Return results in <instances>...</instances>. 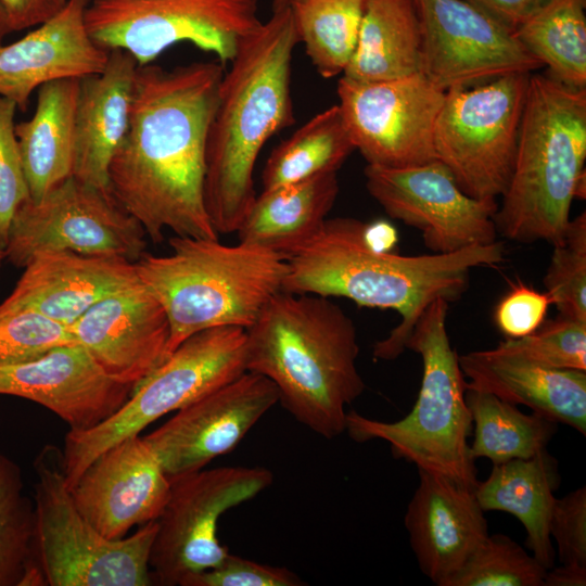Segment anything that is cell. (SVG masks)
I'll return each instance as SVG.
<instances>
[{"instance_id":"f1b7e54d","label":"cell","mask_w":586,"mask_h":586,"mask_svg":"<svg viewBox=\"0 0 586 586\" xmlns=\"http://www.w3.org/2000/svg\"><path fill=\"white\" fill-rule=\"evenodd\" d=\"M421 28L413 0H366L358 40L343 77L384 81L420 73Z\"/></svg>"},{"instance_id":"5bb4252c","label":"cell","mask_w":586,"mask_h":586,"mask_svg":"<svg viewBox=\"0 0 586 586\" xmlns=\"http://www.w3.org/2000/svg\"><path fill=\"white\" fill-rule=\"evenodd\" d=\"M364 175L369 194L384 212L418 229L433 253H453L498 241L496 200L464 193L437 160L405 167L367 164Z\"/></svg>"},{"instance_id":"603a6c76","label":"cell","mask_w":586,"mask_h":586,"mask_svg":"<svg viewBox=\"0 0 586 586\" xmlns=\"http://www.w3.org/2000/svg\"><path fill=\"white\" fill-rule=\"evenodd\" d=\"M404 523L421 572L435 585L454 574L488 536L474 488L423 470Z\"/></svg>"},{"instance_id":"d590c367","label":"cell","mask_w":586,"mask_h":586,"mask_svg":"<svg viewBox=\"0 0 586 586\" xmlns=\"http://www.w3.org/2000/svg\"><path fill=\"white\" fill-rule=\"evenodd\" d=\"M544 284L559 315L586 321V214L570 219L552 245Z\"/></svg>"},{"instance_id":"4dcf8cb0","label":"cell","mask_w":586,"mask_h":586,"mask_svg":"<svg viewBox=\"0 0 586 586\" xmlns=\"http://www.w3.org/2000/svg\"><path fill=\"white\" fill-rule=\"evenodd\" d=\"M514 34L550 76L586 88V0H548Z\"/></svg>"},{"instance_id":"30bf717a","label":"cell","mask_w":586,"mask_h":586,"mask_svg":"<svg viewBox=\"0 0 586 586\" xmlns=\"http://www.w3.org/2000/svg\"><path fill=\"white\" fill-rule=\"evenodd\" d=\"M257 11L258 0H90L86 25L99 46L124 50L138 65L179 42L225 65L263 24Z\"/></svg>"},{"instance_id":"3957f363","label":"cell","mask_w":586,"mask_h":586,"mask_svg":"<svg viewBox=\"0 0 586 586\" xmlns=\"http://www.w3.org/2000/svg\"><path fill=\"white\" fill-rule=\"evenodd\" d=\"M298 43L288 7L239 47L225 72L205 150L204 204L218 234L237 231L253 204L254 167L267 140L294 123L291 64Z\"/></svg>"},{"instance_id":"277c9868","label":"cell","mask_w":586,"mask_h":586,"mask_svg":"<svg viewBox=\"0 0 586 586\" xmlns=\"http://www.w3.org/2000/svg\"><path fill=\"white\" fill-rule=\"evenodd\" d=\"M246 330V370L269 379L303 425L331 440L365 391L354 321L329 297L280 291Z\"/></svg>"},{"instance_id":"8fae6325","label":"cell","mask_w":586,"mask_h":586,"mask_svg":"<svg viewBox=\"0 0 586 586\" xmlns=\"http://www.w3.org/2000/svg\"><path fill=\"white\" fill-rule=\"evenodd\" d=\"M530 75L445 91L434 128L435 158L472 198L496 200L509 184Z\"/></svg>"},{"instance_id":"7a4b0ae2","label":"cell","mask_w":586,"mask_h":586,"mask_svg":"<svg viewBox=\"0 0 586 586\" xmlns=\"http://www.w3.org/2000/svg\"><path fill=\"white\" fill-rule=\"evenodd\" d=\"M365 222L326 219L320 231L286 258L282 291L345 297L359 306L392 309L400 322L373 346V357L396 359L422 311L435 298L454 302L468 289L470 271L505 260L499 241L446 254L379 253L362 238Z\"/></svg>"},{"instance_id":"ac0fdd59","label":"cell","mask_w":586,"mask_h":586,"mask_svg":"<svg viewBox=\"0 0 586 586\" xmlns=\"http://www.w3.org/2000/svg\"><path fill=\"white\" fill-rule=\"evenodd\" d=\"M169 492L170 479L140 434L102 451L71 488L81 514L109 539L156 521Z\"/></svg>"},{"instance_id":"4316f807","label":"cell","mask_w":586,"mask_h":586,"mask_svg":"<svg viewBox=\"0 0 586 586\" xmlns=\"http://www.w3.org/2000/svg\"><path fill=\"white\" fill-rule=\"evenodd\" d=\"M559 481L557 460L545 448L527 459L493 464L489 476L474 488L485 512H507L523 524L526 547L547 570L555 563L549 520Z\"/></svg>"},{"instance_id":"ee69618b","label":"cell","mask_w":586,"mask_h":586,"mask_svg":"<svg viewBox=\"0 0 586 586\" xmlns=\"http://www.w3.org/2000/svg\"><path fill=\"white\" fill-rule=\"evenodd\" d=\"M515 30L548 0H464Z\"/></svg>"},{"instance_id":"f35d334b","label":"cell","mask_w":586,"mask_h":586,"mask_svg":"<svg viewBox=\"0 0 586 586\" xmlns=\"http://www.w3.org/2000/svg\"><path fill=\"white\" fill-rule=\"evenodd\" d=\"M16 104L0 97V243L5 246L17 208L29 199L22 155L15 133Z\"/></svg>"},{"instance_id":"836d02e7","label":"cell","mask_w":586,"mask_h":586,"mask_svg":"<svg viewBox=\"0 0 586 586\" xmlns=\"http://www.w3.org/2000/svg\"><path fill=\"white\" fill-rule=\"evenodd\" d=\"M21 467L0 451V586L42 585L36 563V513Z\"/></svg>"},{"instance_id":"44dd1931","label":"cell","mask_w":586,"mask_h":586,"mask_svg":"<svg viewBox=\"0 0 586 586\" xmlns=\"http://www.w3.org/2000/svg\"><path fill=\"white\" fill-rule=\"evenodd\" d=\"M90 0H67L52 17L21 39L0 44V97L26 111L33 92L47 82L98 75L110 51L86 25Z\"/></svg>"},{"instance_id":"ab89813d","label":"cell","mask_w":586,"mask_h":586,"mask_svg":"<svg viewBox=\"0 0 586 586\" xmlns=\"http://www.w3.org/2000/svg\"><path fill=\"white\" fill-rule=\"evenodd\" d=\"M303 581L283 566H272L235 555L215 568L187 576L180 586H301Z\"/></svg>"},{"instance_id":"ffe728a7","label":"cell","mask_w":586,"mask_h":586,"mask_svg":"<svg viewBox=\"0 0 586 586\" xmlns=\"http://www.w3.org/2000/svg\"><path fill=\"white\" fill-rule=\"evenodd\" d=\"M68 328L107 375L132 390L168 357L167 316L140 282L97 303Z\"/></svg>"},{"instance_id":"8d00e7d4","label":"cell","mask_w":586,"mask_h":586,"mask_svg":"<svg viewBox=\"0 0 586 586\" xmlns=\"http://www.w3.org/2000/svg\"><path fill=\"white\" fill-rule=\"evenodd\" d=\"M497 347L547 368L586 371V321L558 315L532 334L505 339Z\"/></svg>"},{"instance_id":"cb8c5ba5","label":"cell","mask_w":586,"mask_h":586,"mask_svg":"<svg viewBox=\"0 0 586 586\" xmlns=\"http://www.w3.org/2000/svg\"><path fill=\"white\" fill-rule=\"evenodd\" d=\"M467 388L524 405L586 434V371L552 369L495 347L458 355Z\"/></svg>"},{"instance_id":"52a82bcc","label":"cell","mask_w":586,"mask_h":586,"mask_svg":"<svg viewBox=\"0 0 586 586\" xmlns=\"http://www.w3.org/2000/svg\"><path fill=\"white\" fill-rule=\"evenodd\" d=\"M448 307L442 297L431 302L406 342L405 348L422 359L420 391L410 412L385 422L349 410L345 432L357 443L382 440L396 459L475 488L477 470L469 444L473 422L467 381L446 329Z\"/></svg>"},{"instance_id":"c3c4849f","label":"cell","mask_w":586,"mask_h":586,"mask_svg":"<svg viewBox=\"0 0 586 586\" xmlns=\"http://www.w3.org/2000/svg\"><path fill=\"white\" fill-rule=\"evenodd\" d=\"M291 0H272V11L288 7Z\"/></svg>"},{"instance_id":"d6986e66","label":"cell","mask_w":586,"mask_h":586,"mask_svg":"<svg viewBox=\"0 0 586 586\" xmlns=\"http://www.w3.org/2000/svg\"><path fill=\"white\" fill-rule=\"evenodd\" d=\"M132 387L120 383L79 344L55 347L29 361L0 366V394L35 402L72 431L106 420L128 399Z\"/></svg>"},{"instance_id":"5b68a950","label":"cell","mask_w":586,"mask_h":586,"mask_svg":"<svg viewBox=\"0 0 586 586\" xmlns=\"http://www.w3.org/2000/svg\"><path fill=\"white\" fill-rule=\"evenodd\" d=\"M586 88L531 74L509 184L495 215L498 235L558 243L574 199H584Z\"/></svg>"},{"instance_id":"74e56055","label":"cell","mask_w":586,"mask_h":586,"mask_svg":"<svg viewBox=\"0 0 586 586\" xmlns=\"http://www.w3.org/2000/svg\"><path fill=\"white\" fill-rule=\"evenodd\" d=\"M76 343L69 328L29 309L0 314V366L25 362Z\"/></svg>"},{"instance_id":"e0dca14e","label":"cell","mask_w":586,"mask_h":586,"mask_svg":"<svg viewBox=\"0 0 586 586\" xmlns=\"http://www.w3.org/2000/svg\"><path fill=\"white\" fill-rule=\"evenodd\" d=\"M278 402V390L269 379L246 371L180 408L143 437L168 477L198 471L233 450Z\"/></svg>"},{"instance_id":"4fadbf2b","label":"cell","mask_w":586,"mask_h":586,"mask_svg":"<svg viewBox=\"0 0 586 586\" xmlns=\"http://www.w3.org/2000/svg\"><path fill=\"white\" fill-rule=\"evenodd\" d=\"M145 231L111 193L71 176L41 200H26L15 212L4 246L5 259L24 268L43 251L122 257L137 262L145 252Z\"/></svg>"},{"instance_id":"b9f144b4","label":"cell","mask_w":586,"mask_h":586,"mask_svg":"<svg viewBox=\"0 0 586 586\" xmlns=\"http://www.w3.org/2000/svg\"><path fill=\"white\" fill-rule=\"evenodd\" d=\"M552 305L548 293L519 281L499 301L494 319L506 339H520L535 332L545 321Z\"/></svg>"},{"instance_id":"9c48e42d","label":"cell","mask_w":586,"mask_h":586,"mask_svg":"<svg viewBox=\"0 0 586 586\" xmlns=\"http://www.w3.org/2000/svg\"><path fill=\"white\" fill-rule=\"evenodd\" d=\"M246 371L245 328L222 326L192 334L133 387L125 404L111 417L91 429L67 432L62 453L68 488L109 447L140 434L161 417Z\"/></svg>"},{"instance_id":"8992f818","label":"cell","mask_w":586,"mask_h":586,"mask_svg":"<svg viewBox=\"0 0 586 586\" xmlns=\"http://www.w3.org/2000/svg\"><path fill=\"white\" fill-rule=\"evenodd\" d=\"M171 253L146 252L135 262L142 283L160 302L169 323L167 355L205 329L249 328L270 298L282 291L286 258L239 242L175 235Z\"/></svg>"},{"instance_id":"9a60e30c","label":"cell","mask_w":586,"mask_h":586,"mask_svg":"<svg viewBox=\"0 0 586 586\" xmlns=\"http://www.w3.org/2000/svg\"><path fill=\"white\" fill-rule=\"evenodd\" d=\"M344 124L367 164L405 167L435 158L434 128L445 91L421 73L384 81L341 77Z\"/></svg>"},{"instance_id":"7dc6e473","label":"cell","mask_w":586,"mask_h":586,"mask_svg":"<svg viewBox=\"0 0 586 586\" xmlns=\"http://www.w3.org/2000/svg\"><path fill=\"white\" fill-rule=\"evenodd\" d=\"M10 33L11 29L8 23L7 14L0 1V44L2 43L4 37Z\"/></svg>"},{"instance_id":"2e32d148","label":"cell","mask_w":586,"mask_h":586,"mask_svg":"<svg viewBox=\"0 0 586 586\" xmlns=\"http://www.w3.org/2000/svg\"><path fill=\"white\" fill-rule=\"evenodd\" d=\"M413 2L421 28L420 73L442 91L543 66L513 30L464 0Z\"/></svg>"},{"instance_id":"7402d4cb","label":"cell","mask_w":586,"mask_h":586,"mask_svg":"<svg viewBox=\"0 0 586 586\" xmlns=\"http://www.w3.org/2000/svg\"><path fill=\"white\" fill-rule=\"evenodd\" d=\"M135 263L71 251L34 254L0 314L29 309L69 327L102 300L138 284Z\"/></svg>"},{"instance_id":"6da1fadb","label":"cell","mask_w":586,"mask_h":586,"mask_svg":"<svg viewBox=\"0 0 586 586\" xmlns=\"http://www.w3.org/2000/svg\"><path fill=\"white\" fill-rule=\"evenodd\" d=\"M224 65H138L129 126L110 167L115 201L153 243L164 231L217 240L204 204L206 140Z\"/></svg>"},{"instance_id":"d4e9b609","label":"cell","mask_w":586,"mask_h":586,"mask_svg":"<svg viewBox=\"0 0 586 586\" xmlns=\"http://www.w3.org/2000/svg\"><path fill=\"white\" fill-rule=\"evenodd\" d=\"M109 51L100 74L79 79L72 169L73 177L106 193L111 161L129 126L138 67L128 52Z\"/></svg>"},{"instance_id":"1f68e13d","label":"cell","mask_w":586,"mask_h":586,"mask_svg":"<svg viewBox=\"0 0 586 586\" xmlns=\"http://www.w3.org/2000/svg\"><path fill=\"white\" fill-rule=\"evenodd\" d=\"M466 402L474 426L470 445L474 459L485 457L493 464L527 459L545 449L557 432V422L535 412L526 415L488 392L467 388Z\"/></svg>"},{"instance_id":"bcb514c9","label":"cell","mask_w":586,"mask_h":586,"mask_svg":"<svg viewBox=\"0 0 586 586\" xmlns=\"http://www.w3.org/2000/svg\"><path fill=\"white\" fill-rule=\"evenodd\" d=\"M586 568L561 564L546 571L544 586H585Z\"/></svg>"},{"instance_id":"f546056e","label":"cell","mask_w":586,"mask_h":586,"mask_svg":"<svg viewBox=\"0 0 586 586\" xmlns=\"http://www.w3.org/2000/svg\"><path fill=\"white\" fill-rule=\"evenodd\" d=\"M355 150L337 104L316 114L270 153L264 190L337 173Z\"/></svg>"},{"instance_id":"60d3db41","label":"cell","mask_w":586,"mask_h":586,"mask_svg":"<svg viewBox=\"0 0 586 586\" xmlns=\"http://www.w3.org/2000/svg\"><path fill=\"white\" fill-rule=\"evenodd\" d=\"M549 534L557 543L561 564L586 568V487L556 498Z\"/></svg>"},{"instance_id":"484cf974","label":"cell","mask_w":586,"mask_h":586,"mask_svg":"<svg viewBox=\"0 0 586 586\" xmlns=\"http://www.w3.org/2000/svg\"><path fill=\"white\" fill-rule=\"evenodd\" d=\"M339 190L337 173L263 190L235 231L239 242L288 258L320 231Z\"/></svg>"},{"instance_id":"7bdbcfd3","label":"cell","mask_w":586,"mask_h":586,"mask_svg":"<svg viewBox=\"0 0 586 586\" xmlns=\"http://www.w3.org/2000/svg\"><path fill=\"white\" fill-rule=\"evenodd\" d=\"M11 31L35 27L56 14L67 0H0Z\"/></svg>"},{"instance_id":"83f0119b","label":"cell","mask_w":586,"mask_h":586,"mask_svg":"<svg viewBox=\"0 0 586 586\" xmlns=\"http://www.w3.org/2000/svg\"><path fill=\"white\" fill-rule=\"evenodd\" d=\"M78 89L79 79L74 78L42 85L31 118L15 125L31 201L72 176Z\"/></svg>"},{"instance_id":"681fc988","label":"cell","mask_w":586,"mask_h":586,"mask_svg":"<svg viewBox=\"0 0 586 586\" xmlns=\"http://www.w3.org/2000/svg\"><path fill=\"white\" fill-rule=\"evenodd\" d=\"M3 260H5V251H4V246L0 243V266Z\"/></svg>"},{"instance_id":"7c38bea8","label":"cell","mask_w":586,"mask_h":586,"mask_svg":"<svg viewBox=\"0 0 586 586\" xmlns=\"http://www.w3.org/2000/svg\"><path fill=\"white\" fill-rule=\"evenodd\" d=\"M169 479L149 566L153 584L175 586L227 557L229 550L217 536L219 518L268 488L273 474L263 467H219Z\"/></svg>"},{"instance_id":"ba28073f","label":"cell","mask_w":586,"mask_h":586,"mask_svg":"<svg viewBox=\"0 0 586 586\" xmlns=\"http://www.w3.org/2000/svg\"><path fill=\"white\" fill-rule=\"evenodd\" d=\"M36 563L42 585L149 586L157 521L119 539L103 536L79 511L66 482L62 449L48 444L34 461Z\"/></svg>"},{"instance_id":"e575fe53","label":"cell","mask_w":586,"mask_h":586,"mask_svg":"<svg viewBox=\"0 0 586 586\" xmlns=\"http://www.w3.org/2000/svg\"><path fill=\"white\" fill-rule=\"evenodd\" d=\"M546 571L508 536L488 535L442 586H544Z\"/></svg>"},{"instance_id":"f6af8a7d","label":"cell","mask_w":586,"mask_h":586,"mask_svg":"<svg viewBox=\"0 0 586 586\" xmlns=\"http://www.w3.org/2000/svg\"><path fill=\"white\" fill-rule=\"evenodd\" d=\"M362 238L366 245L379 253H391L399 241L396 228L380 219L364 225Z\"/></svg>"},{"instance_id":"d6a6232c","label":"cell","mask_w":586,"mask_h":586,"mask_svg":"<svg viewBox=\"0 0 586 586\" xmlns=\"http://www.w3.org/2000/svg\"><path fill=\"white\" fill-rule=\"evenodd\" d=\"M366 0H291L297 40L323 78L343 74L355 51Z\"/></svg>"}]
</instances>
